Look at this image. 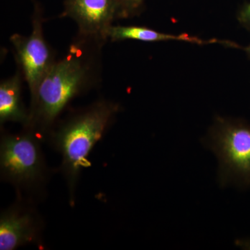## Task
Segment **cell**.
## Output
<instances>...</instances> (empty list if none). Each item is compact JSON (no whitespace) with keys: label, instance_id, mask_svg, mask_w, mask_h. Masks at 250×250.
Returning <instances> with one entry per match:
<instances>
[{"label":"cell","instance_id":"8","mask_svg":"<svg viewBox=\"0 0 250 250\" xmlns=\"http://www.w3.org/2000/svg\"><path fill=\"white\" fill-rule=\"evenodd\" d=\"M24 82L21 72L16 70L13 76L0 83V123L8 122L20 123L24 127L29 123V113L22 100V85Z\"/></svg>","mask_w":250,"mask_h":250},{"label":"cell","instance_id":"12","mask_svg":"<svg viewBox=\"0 0 250 250\" xmlns=\"http://www.w3.org/2000/svg\"><path fill=\"white\" fill-rule=\"evenodd\" d=\"M236 244L242 249L250 250V239L238 240L236 241Z\"/></svg>","mask_w":250,"mask_h":250},{"label":"cell","instance_id":"1","mask_svg":"<svg viewBox=\"0 0 250 250\" xmlns=\"http://www.w3.org/2000/svg\"><path fill=\"white\" fill-rule=\"evenodd\" d=\"M106 41L77 34L62 58L30 96L29 123L36 132L52 129L73 99L97 88L103 75V48Z\"/></svg>","mask_w":250,"mask_h":250},{"label":"cell","instance_id":"5","mask_svg":"<svg viewBox=\"0 0 250 250\" xmlns=\"http://www.w3.org/2000/svg\"><path fill=\"white\" fill-rule=\"evenodd\" d=\"M2 136L0 146L1 176L16 186L35 184L42 177L43 161L34 130Z\"/></svg>","mask_w":250,"mask_h":250},{"label":"cell","instance_id":"7","mask_svg":"<svg viewBox=\"0 0 250 250\" xmlns=\"http://www.w3.org/2000/svg\"><path fill=\"white\" fill-rule=\"evenodd\" d=\"M39 226L29 210L13 207L0 218V250H13L36 239Z\"/></svg>","mask_w":250,"mask_h":250},{"label":"cell","instance_id":"3","mask_svg":"<svg viewBox=\"0 0 250 250\" xmlns=\"http://www.w3.org/2000/svg\"><path fill=\"white\" fill-rule=\"evenodd\" d=\"M210 147L218 159L222 183L250 186V125L219 118L210 131Z\"/></svg>","mask_w":250,"mask_h":250},{"label":"cell","instance_id":"4","mask_svg":"<svg viewBox=\"0 0 250 250\" xmlns=\"http://www.w3.org/2000/svg\"><path fill=\"white\" fill-rule=\"evenodd\" d=\"M34 4L30 34H14L10 37L17 70L27 83L30 96L34 95L41 80L58 59L53 47L45 38V18L42 6L36 1Z\"/></svg>","mask_w":250,"mask_h":250},{"label":"cell","instance_id":"6","mask_svg":"<svg viewBox=\"0 0 250 250\" xmlns=\"http://www.w3.org/2000/svg\"><path fill=\"white\" fill-rule=\"evenodd\" d=\"M60 18L73 20L78 27L77 34L107 42L105 31L121 16L114 0H63Z\"/></svg>","mask_w":250,"mask_h":250},{"label":"cell","instance_id":"11","mask_svg":"<svg viewBox=\"0 0 250 250\" xmlns=\"http://www.w3.org/2000/svg\"><path fill=\"white\" fill-rule=\"evenodd\" d=\"M238 20L242 25L250 29V1L242 7L238 13Z\"/></svg>","mask_w":250,"mask_h":250},{"label":"cell","instance_id":"14","mask_svg":"<svg viewBox=\"0 0 250 250\" xmlns=\"http://www.w3.org/2000/svg\"><path fill=\"white\" fill-rule=\"evenodd\" d=\"M31 1H32L33 2H34V1H35V0H31Z\"/></svg>","mask_w":250,"mask_h":250},{"label":"cell","instance_id":"9","mask_svg":"<svg viewBox=\"0 0 250 250\" xmlns=\"http://www.w3.org/2000/svg\"><path fill=\"white\" fill-rule=\"evenodd\" d=\"M104 37L106 40L116 42L125 40H135L144 42H159V41H178L192 42L197 44H208L220 42L217 40L205 41L196 37H192L188 34L181 35H170L164 34L144 27L139 26H121L112 24L105 31Z\"/></svg>","mask_w":250,"mask_h":250},{"label":"cell","instance_id":"2","mask_svg":"<svg viewBox=\"0 0 250 250\" xmlns=\"http://www.w3.org/2000/svg\"><path fill=\"white\" fill-rule=\"evenodd\" d=\"M120 105L105 99L75 112L59 125L53 141L62 155V170L73 198L77 179L95 143L113 123Z\"/></svg>","mask_w":250,"mask_h":250},{"label":"cell","instance_id":"13","mask_svg":"<svg viewBox=\"0 0 250 250\" xmlns=\"http://www.w3.org/2000/svg\"><path fill=\"white\" fill-rule=\"evenodd\" d=\"M242 49L246 52V53L248 54V57L250 59V45L247 46L246 47H242Z\"/></svg>","mask_w":250,"mask_h":250},{"label":"cell","instance_id":"10","mask_svg":"<svg viewBox=\"0 0 250 250\" xmlns=\"http://www.w3.org/2000/svg\"><path fill=\"white\" fill-rule=\"evenodd\" d=\"M118 5L121 19L134 17L143 11L145 0H114Z\"/></svg>","mask_w":250,"mask_h":250}]
</instances>
